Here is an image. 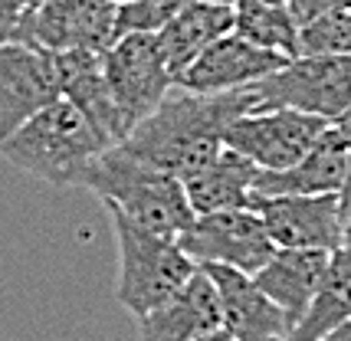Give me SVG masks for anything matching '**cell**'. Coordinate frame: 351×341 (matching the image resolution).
I'll list each match as a JSON object with an SVG mask.
<instances>
[{
	"mask_svg": "<svg viewBox=\"0 0 351 341\" xmlns=\"http://www.w3.org/2000/svg\"><path fill=\"white\" fill-rule=\"evenodd\" d=\"M141 341H194L220 328V302L210 276L197 266L181 292L154 312L135 318Z\"/></svg>",
	"mask_w": 351,
	"mask_h": 341,
	"instance_id": "16",
	"label": "cell"
},
{
	"mask_svg": "<svg viewBox=\"0 0 351 341\" xmlns=\"http://www.w3.org/2000/svg\"><path fill=\"white\" fill-rule=\"evenodd\" d=\"M108 89L125 122L135 128L174 89V73L165 62L154 33H125L102 53Z\"/></svg>",
	"mask_w": 351,
	"mask_h": 341,
	"instance_id": "7",
	"label": "cell"
},
{
	"mask_svg": "<svg viewBox=\"0 0 351 341\" xmlns=\"http://www.w3.org/2000/svg\"><path fill=\"white\" fill-rule=\"evenodd\" d=\"M325 118L295 109L246 112L223 131V144L250 157L260 170H286L302 161L325 128Z\"/></svg>",
	"mask_w": 351,
	"mask_h": 341,
	"instance_id": "9",
	"label": "cell"
},
{
	"mask_svg": "<svg viewBox=\"0 0 351 341\" xmlns=\"http://www.w3.org/2000/svg\"><path fill=\"white\" fill-rule=\"evenodd\" d=\"M181 7L184 0H122L115 7V33H158Z\"/></svg>",
	"mask_w": 351,
	"mask_h": 341,
	"instance_id": "23",
	"label": "cell"
},
{
	"mask_svg": "<svg viewBox=\"0 0 351 341\" xmlns=\"http://www.w3.org/2000/svg\"><path fill=\"white\" fill-rule=\"evenodd\" d=\"M328 7L338 14H351V0H328Z\"/></svg>",
	"mask_w": 351,
	"mask_h": 341,
	"instance_id": "28",
	"label": "cell"
},
{
	"mask_svg": "<svg viewBox=\"0 0 351 341\" xmlns=\"http://www.w3.org/2000/svg\"><path fill=\"white\" fill-rule=\"evenodd\" d=\"M233 33L243 36L246 43L269 53H279L286 60H295L299 49V23L292 14L273 3H260V0H237L233 3Z\"/></svg>",
	"mask_w": 351,
	"mask_h": 341,
	"instance_id": "21",
	"label": "cell"
},
{
	"mask_svg": "<svg viewBox=\"0 0 351 341\" xmlns=\"http://www.w3.org/2000/svg\"><path fill=\"white\" fill-rule=\"evenodd\" d=\"M108 220L119 243L115 299L128 315L141 318L181 292L187 279L197 273V263L184 253L178 240L141 230L112 207H108Z\"/></svg>",
	"mask_w": 351,
	"mask_h": 341,
	"instance_id": "4",
	"label": "cell"
},
{
	"mask_svg": "<svg viewBox=\"0 0 351 341\" xmlns=\"http://www.w3.org/2000/svg\"><path fill=\"white\" fill-rule=\"evenodd\" d=\"M178 243L197 266H227L246 276H256L276 253L266 223L253 207L194 217V223L178 236Z\"/></svg>",
	"mask_w": 351,
	"mask_h": 341,
	"instance_id": "6",
	"label": "cell"
},
{
	"mask_svg": "<svg viewBox=\"0 0 351 341\" xmlns=\"http://www.w3.org/2000/svg\"><path fill=\"white\" fill-rule=\"evenodd\" d=\"M286 62H289L286 56L253 47L237 33H227V36H220L217 43L204 49L197 60L178 76L174 86L200 95L237 92V89H246V86L260 82V79L273 76L276 69H282Z\"/></svg>",
	"mask_w": 351,
	"mask_h": 341,
	"instance_id": "13",
	"label": "cell"
},
{
	"mask_svg": "<svg viewBox=\"0 0 351 341\" xmlns=\"http://www.w3.org/2000/svg\"><path fill=\"white\" fill-rule=\"evenodd\" d=\"M253 210L263 217L276 249H322L345 247L348 210L341 194H279L253 197Z\"/></svg>",
	"mask_w": 351,
	"mask_h": 341,
	"instance_id": "8",
	"label": "cell"
},
{
	"mask_svg": "<svg viewBox=\"0 0 351 341\" xmlns=\"http://www.w3.org/2000/svg\"><path fill=\"white\" fill-rule=\"evenodd\" d=\"M246 89L253 112L295 109L332 122L351 105V56H295Z\"/></svg>",
	"mask_w": 351,
	"mask_h": 341,
	"instance_id": "5",
	"label": "cell"
},
{
	"mask_svg": "<svg viewBox=\"0 0 351 341\" xmlns=\"http://www.w3.org/2000/svg\"><path fill=\"white\" fill-rule=\"evenodd\" d=\"M200 269L214 282L217 302H220V328L233 341L289 338L286 315L269 302V295L253 282V276L227 266H200Z\"/></svg>",
	"mask_w": 351,
	"mask_h": 341,
	"instance_id": "14",
	"label": "cell"
},
{
	"mask_svg": "<svg viewBox=\"0 0 351 341\" xmlns=\"http://www.w3.org/2000/svg\"><path fill=\"white\" fill-rule=\"evenodd\" d=\"M322 341H351V318L345 322V325H338L335 331H328Z\"/></svg>",
	"mask_w": 351,
	"mask_h": 341,
	"instance_id": "26",
	"label": "cell"
},
{
	"mask_svg": "<svg viewBox=\"0 0 351 341\" xmlns=\"http://www.w3.org/2000/svg\"><path fill=\"white\" fill-rule=\"evenodd\" d=\"M115 3H122V0H115Z\"/></svg>",
	"mask_w": 351,
	"mask_h": 341,
	"instance_id": "32",
	"label": "cell"
},
{
	"mask_svg": "<svg viewBox=\"0 0 351 341\" xmlns=\"http://www.w3.org/2000/svg\"><path fill=\"white\" fill-rule=\"evenodd\" d=\"M115 7V0H40L23 20L16 43H33L46 53H106L119 40Z\"/></svg>",
	"mask_w": 351,
	"mask_h": 341,
	"instance_id": "10",
	"label": "cell"
},
{
	"mask_svg": "<svg viewBox=\"0 0 351 341\" xmlns=\"http://www.w3.org/2000/svg\"><path fill=\"white\" fill-rule=\"evenodd\" d=\"M194 341H233V338H230L223 328H214V331H207V335H200V338H194Z\"/></svg>",
	"mask_w": 351,
	"mask_h": 341,
	"instance_id": "27",
	"label": "cell"
},
{
	"mask_svg": "<svg viewBox=\"0 0 351 341\" xmlns=\"http://www.w3.org/2000/svg\"><path fill=\"white\" fill-rule=\"evenodd\" d=\"M273 341H289V338H273Z\"/></svg>",
	"mask_w": 351,
	"mask_h": 341,
	"instance_id": "31",
	"label": "cell"
},
{
	"mask_svg": "<svg viewBox=\"0 0 351 341\" xmlns=\"http://www.w3.org/2000/svg\"><path fill=\"white\" fill-rule=\"evenodd\" d=\"M207 3H223V7H233L237 0H207Z\"/></svg>",
	"mask_w": 351,
	"mask_h": 341,
	"instance_id": "29",
	"label": "cell"
},
{
	"mask_svg": "<svg viewBox=\"0 0 351 341\" xmlns=\"http://www.w3.org/2000/svg\"><path fill=\"white\" fill-rule=\"evenodd\" d=\"M246 112H253L250 89L200 95L174 86L158 102V109L145 115L119 144L145 164L187 181L214 161L223 148V131L230 122H237Z\"/></svg>",
	"mask_w": 351,
	"mask_h": 341,
	"instance_id": "1",
	"label": "cell"
},
{
	"mask_svg": "<svg viewBox=\"0 0 351 341\" xmlns=\"http://www.w3.org/2000/svg\"><path fill=\"white\" fill-rule=\"evenodd\" d=\"M286 10L292 14V20H295L299 27H306L315 16L328 14L332 7H328V0H286Z\"/></svg>",
	"mask_w": 351,
	"mask_h": 341,
	"instance_id": "25",
	"label": "cell"
},
{
	"mask_svg": "<svg viewBox=\"0 0 351 341\" xmlns=\"http://www.w3.org/2000/svg\"><path fill=\"white\" fill-rule=\"evenodd\" d=\"M256 174H260V168L250 157H243L240 151H233V148L223 144L207 168H200L197 174H191L184 181V190H187V201H191L194 217L217 214V210H243V207H253Z\"/></svg>",
	"mask_w": 351,
	"mask_h": 341,
	"instance_id": "19",
	"label": "cell"
},
{
	"mask_svg": "<svg viewBox=\"0 0 351 341\" xmlns=\"http://www.w3.org/2000/svg\"><path fill=\"white\" fill-rule=\"evenodd\" d=\"M112 148L66 99L49 102L0 141V157L30 177L56 187H82L92 161Z\"/></svg>",
	"mask_w": 351,
	"mask_h": 341,
	"instance_id": "3",
	"label": "cell"
},
{
	"mask_svg": "<svg viewBox=\"0 0 351 341\" xmlns=\"http://www.w3.org/2000/svg\"><path fill=\"white\" fill-rule=\"evenodd\" d=\"M82 187L135 227L168 240H178L194 223L184 181L128 155L122 144H112L92 161Z\"/></svg>",
	"mask_w": 351,
	"mask_h": 341,
	"instance_id": "2",
	"label": "cell"
},
{
	"mask_svg": "<svg viewBox=\"0 0 351 341\" xmlns=\"http://www.w3.org/2000/svg\"><path fill=\"white\" fill-rule=\"evenodd\" d=\"M351 318V249H335L319 292L312 295L306 315L289 331V341H322L328 331Z\"/></svg>",
	"mask_w": 351,
	"mask_h": 341,
	"instance_id": "20",
	"label": "cell"
},
{
	"mask_svg": "<svg viewBox=\"0 0 351 341\" xmlns=\"http://www.w3.org/2000/svg\"><path fill=\"white\" fill-rule=\"evenodd\" d=\"M227 33H233V7L207 3V0H184L181 10L154 36H158V47L165 53L168 69L174 73V82H178L184 69Z\"/></svg>",
	"mask_w": 351,
	"mask_h": 341,
	"instance_id": "18",
	"label": "cell"
},
{
	"mask_svg": "<svg viewBox=\"0 0 351 341\" xmlns=\"http://www.w3.org/2000/svg\"><path fill=\"white\" fill-rule=\"evenodd\" d=\"M260 3H273V7H282L286 0H260Z\"/></svg>",
	"mask_w": 351,
	"mask_h": 341,
	"instance_id": "30",
	"label": "cell"
},
{
	"mask_svg": "<svg viewBox=\"0 0 351 341\" xmlns=\"http://www.w3.org/2000/svg\"><path fill=\"white\" fill-rule=\"evenodd\" d=\"M40 0H0V43H16L23 20Z\"/></svg>",
	"mask_w": 351,
	"mask_h": 341,
	"instance_id": "24",
	"label": "cell"
},
{
	"mask_svg": "<svg viewBox=\"0 0 351 341\" xmlns=\"http://www.w3.org/2000/svg\"><path fill=\"white\" fill-rule=\"evenodd\" d=\"M53 60L60 79V99L76 105L108 144H119L132 131V125L125 122L122 109L112 99L106 69H102V53L69 49V53H53Z\"/></svg>",
	"mask_w": 351,
	"mask_h": 341,
	"instance_id": "15",
	"label": "cell"
},
{
	"mask_svg": "<svg viewBox=\"0 0 351 341\" xmlns=\"http://www.w3.org/2000/svg\"><path fill=\"white\" fill-rule=\"evenodd\" d=\"M295 56H351V14L328 10L299 27Z\"/></svg>",
	"mask_w": 351,
	"mask_h": 341,
	"instance_id": "22",
	"label": "cell"
},
{
	"mask_svg": "<svg viewBox=\"0 0 351 341\" xmlns=\"http://www.w3.org/2000/svg\"><path fill=\"white\" fill-rule=\"evenodd\" d=\"M328 263H332V253H322V249H276L273 260L253 276V282L269 295V302L286 315L289 331L306 315L312 295L319 292Z\"/></svg>",
	"mask_w": 351,
	"mask_h": 341,
	"instance_id": "17",
	"label": "cell"
},
{
	"mask_svg": "<svg viewBox=\"0 0 351 341\" xmlns=\"http://www.w3.org/2000/svg\"><path fill=\"white\" fill-rule=\"evenodd\" d=\"M279 194H341L345 210L351 214V144L335 122L322 128L315 144L286 170H260L253 197H279Z\"/></svg>",
	"mask_w": 351,
	"mask_h": 341,
	"instance_id": "11",
	"label": "cell"
},
{
	"mask_svg": "<svg viewBox=\"0 0 351 341\" xmlns=\"http://www.w3.org/2000/svg\"><path fill=\"white\" fill-rule=\"evenodd\" d=\"M60 99L53 53L33 43H0V141Z\"/></svg>",
	"mask_w": 351,
	"mask_h": 341,
	"instance_id": "12",
	"label": "cell"
}]
</instances>
